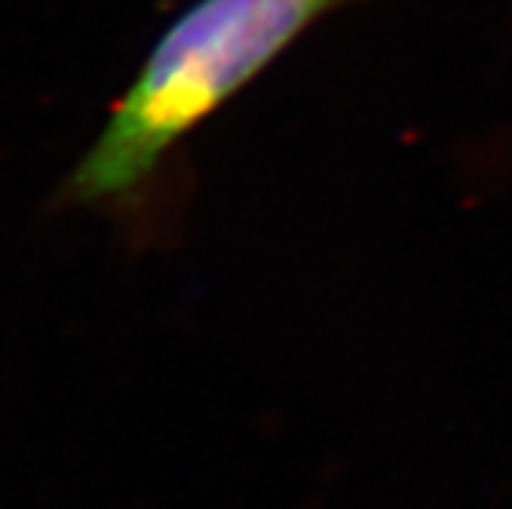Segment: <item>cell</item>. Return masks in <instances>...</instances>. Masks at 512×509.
<instances>
[{"label":"cell","mask_w":512,"mask_h":509,"mask_svg":"<svg viewBox=\"0 0 512 509\" xmlns=\"http://www.w3.org/2000/svg\"><path fill=\"white\" fill-rule=\"evenodd\" d=\"M353 0H194L154 40L96 142L59 188V206L123 212L163 160L289 46Z\"/></svg>","instance_id":"obj_1"}]
</instances>
